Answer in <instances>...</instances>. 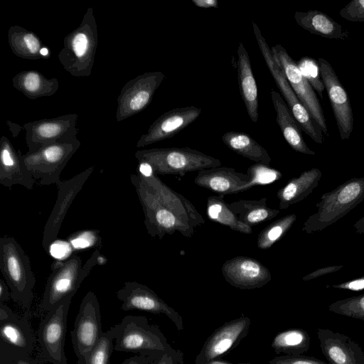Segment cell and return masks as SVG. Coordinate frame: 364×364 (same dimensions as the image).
Segmentation results:
<instances>
[{"label":"cell","instance_id":"1","mask_svg":"<svg viewBox=\"0 0 364 364\" xmlns=\"http://www.w3.org/2000/svg\"><path fill=\"white\" fill-rule=\"evenodd\" d=\"M139 173L130 180L144 214V225L152 237L179 232L191 237L205 220L185 196L164 183L146 163H139Z\"/></svg>","mask_w":364,"mask_h":364},{"label":"cell","instance_id":"2","mask_svg":"<svg viewBox=\"0 0 364 364\" xmlns=\"http://www.w3.org/2000/svg\"><path fill=\"white\" fill-rule=\"evenodd\" d=\"M100 249H96L86 263L73 254L65 260L55 262L47 280L39 309L46 313L58 306L65 300H72L92 269L102 259Z\"/></svg>","mask_w":364,"mask_h":364},{"label":"cell","instance_id":"3","mask_svg":"<svg viewBox=\"0 0 364 364\" xmlns=\"http://www.w3.org/2000/svg\"><path fill=\"white\" fill-rule=\"evenodd\" d=\"M98 44L93 8L89 7L80 24L63 39L58 58L63 68L76 77L91 75Z\"/></svg>","mask_w":364,"mask_h":364},{"label":"cell","instance_id":"4","mask_svg":"<svg viewBox=\"0 0 364 364\" xmlns=\"http://www.w3.org/2000/svg\"><path fill=\"white\" fill-rule=\"evenodd\" d=\"M0 270L11 298L23 309H28L34 298L36 278L28 256L11 236L0 238Z\"/></svg>","mask_w":364,"mask_h":364},{"label":"cell","instance_id":"5","mask_svg":"<svg viewBox=\"0 0 364 364\" xmlns=\"http://www.w3.org/2000/svg\"><path fill=\"white\" fill-rule=\"evenodd\" d=\"M111 328L115 351L160 358L171 348L159 328L143 316H126Z\"/></svg>","mask_w":364,"mask_h":364},{"label":"cell","instance_id":"6","mask_svg":"<svg viewBox=\"0 0 364 364\" xmlns=\"http://www.w3.org/2000/svg\"><path fill=\"white\" fill-rule=\"evenodd\" d=\"M364 200V176L352 178L331 191L323 193L316 204V212L304 223L301 230L308 234L331 225Z\"/></svg>","mask_w":364,"mask_h":364},{"label":"cell","instance_id":"7","mask_svg":"<svg viewBox=\"0 0 364 364\" xmlns=\"http://www.w3.org/2000/svg\"><path fill=\"white\" fill-rule=\"evenodd\" d=\"M135 157L139 163H146L153 171L161 175L183 176L221 165V161L211 156L189 147L153 148L138 150Z\"/></svg>","mask_w":364,"mask_h":364},{"label":"cell","instance_id":"8","mask_svg":"<svg viewBox=\"0 0 364 364\" xmlns=\"http://www.w3.org/2000/svg\"><path fill=\"white\" fill-rule=\"evenodd\" d=\"M252 26L253 33L265 64L294 117L302 130L312 140L317 144H322L324 137L321 129L311 117L309 111L293 90L284 70L274 58L271 48L262 36L257 23L252 22Z\"/></svg>","mask_w":364,"mask_h":364},{"label":"cell","instance_id":"9","mask_svg":"<svg viewBox=\"0 0 364 364\" xmlns=\"http://www.w3.org/2000/svg\"><path fill=\"white\" fill-rule=\"evenodd\" d=\"M80 141H70L47 145L33 153L22 154L23 162L35 180L40 185L56 184L60 176L74 154L80 146Z\"/></svg>","mask_w":364,"mask_h":364},{"label":"cell","instance_id":"10","mask_svg":"<svg viewBox=\"0 0 364 364\" xmlns=\"http://www.w3.org/2000/svg\"><path fill=\"white\" fill-rule=\"evenodd\" d=\"M70 303L71 300H65L48 311L39 323L36 336L39 354L52 364H67L64 347Z\"/></svg>","mask_w":364,"mask_h":364},{"label":"cell","instance_id":"11","mask_svg":"<svg viewBox=\"0 0 364 364\" xmlns=\"http://www.w3.org/2000/svg\"><path fill=\"white\" fill-rule=\"evenodd\" d=\"M77 114H67L26 123L27 153L35 152L49 144L67 142L77 138L79 129L76 127Z\"/></svg>","mask_w":364,"mask_h":364},{"label":"cell","instance_id":"12","mask_svg":"<svg viewBox=\"0 0 364 364\" xmlns=\"http://www.w3.org/2000/svg\"><path fill=\"white\" fill-rule=\"evenodd\" d=\"M103 333L98 299L93 291H88L80 303L73 329L70 331L77 358L79 359L90 353Z\"/></svg>","mask_w":364,"mask_h":364},{"label":"cell","instance_id":"13","mask_svg":"<svg viewBox=\"0 0 364 364\" xmlns=\"http://www.w3.org/2000/svg\"><path fill=\"white\" fill-rule=\"evenodd\" d=\"M1 356L31 355L37 338L28 319L14 314L5 303H0Z\"/></svg>","mask_w":364,"mask_h":364},{"label":"cell","instance_id":"14","mask_svg":"<svg viewBox=\"0 0 364 364\" xmlns=\"http://www.w3.org/2000/svg\"><path fill=\"white\" fill-rule=\"evenodd\" d=\"M165 79L161 71L147 72L129 80L117 97L116 119L122 122L144 110Z\"/></svg>","mask_w":364,"mask_h":364},{"label":"cell","instance_id":"15","mask_svg":"<svg viewBox=\"0 0 364 364\" xmlns=\"http://www.w3.org/2000/svg\"><path fill=\"white\" fill-rule=\"evenodd\" d=\"M271 50L276 62L284 70L296 96L322 132L328 135L326 120L320 102L314 88L304 77L296 63L289 55L287 50L279 44L272 46Z\"/></svg>","mask_w":364,"mask_h":364},{"label":"cell","instance_id":"16","mask_svg":"<svg viewBox=\"0 0 364 364\" xmlns=\"http://www.w3.org/2000/svg\"><path fill=\"white\" fill-rule=\"evenodd\" d=\"M122 301L123 311L141 310L152 314H164L176 325L178 331L183 330V318L168 306L149 287L137 282H126L117 292Z\"/></svg>","mask_w":364,"mask_h":364},{"label":"cell","instance_id":"17","mask_svg":"<svg viewBox=\"0 0 364 364\" xmlns=\"http://www.w3.org/2000/svg\"><path fill=\"white\" fill-rule=\"evenodd\" d=\"M94 169V166H90L70 179L61 180L56 183L57 199L43 229L42 245L45 250H48L50 245L56 240L70 205Z\"/></svg>","mask_w":364,"mask_h":364},{"label":"cell","instance_id":"18","mask_svg":"<svg viewBox=\"0 0 364 364\" xmlns=\"http://www.w3.org/2000/svg\"><path fill=\"white\" fill-rule=\"evenodd\" d=\"M250 324L247 316L223 323L205 341L193 364H208L229 353L247 336Z\"/></svg>","mask_w":364,"mask_h":364},{"label":"cell","instance_id":"19","mask_svg":"<svg viewBox=\"0 0 364 364\" xmlns=\"http://www.w3.org/2000/svg\"><path fill=\"white\" fill-rule=\"evenodd\" d=\"M321 76L326 90L342 140L348 139L353 129L354 118L348 95L331 65L319 58Z\"/></svg>","mask_w":364,"mask_h":364},{"label":"cell","instance_id":"20","mask_svg":"<svg viewBox=\"0 0 364 364\" xmlns=\"http://www.w3.org/2000/svg\"><path fill=\"white\" fill-rule=\"evenodd\" d=\"M200 113L201 109L195 106L178 107L164 113L140 136L136 146L142 148L173 136L196 121Z\"/></svg>","mask_w":364,"mask_h":364},{"label":"cell","instance_id":"21","mask_svg":"<svg viewBox=\"0 0 364 364\" xmlns=\"http://www.w3.org/2000/svg\"><path fill=\"white\" fill-rule=\"evenodd\" d=\"M221 270L225 281L240 289L261 288L272 279L269 269L250 257L237 256L228 259Z\"/></svg>","mask_w":364,"mask_h":364},{"label":"cell","instance_id":"22","mask_svg":"<svg viewBox=\"0 0 364 364\" xmlns=\"http://www.w3.org/2000/svg\"><path fill=\"white\" fill-rule=\"evenodd\" d=\"M323 355L331 364H364V352L350 337L330 329L318 328Z\"/></svg>","mask_w":364,"mask_h":364},{"label":"cell","instance_id":"23","mask_svg":"<svg viewBox=\"0 0 364 364\" xmlns=\"http://www.w3.org/2000/svg\"><path fill=\"white\" fill-rule=\"evenodd\" d=\"M21 150H16L5 136L0 139V184L11 188L21 185L31 190L35 179L26 168Z\"/></svg>","mask_w":364,"mask_h":364},{"label":"cell","instance_id":"24","mask_svg":"<svg viewBox=\"0 0 364 364\" xmlns=\"http://www.w3.org/2000/svg\"><path fill=\"white\" fill-rule=\"evenodd\" d=\"M249 181L247 173L225 166L199 171L194 179L197 186L224 196L243 192Z\"/></svg>","mask_w":364,"mask_h":364},{"label":"cell","instance_id":"25","mask_svg":"<svg viewBox=\"0 0 364 364\" xmlns=\"http://www.w3.org/2000/svg\"><path fill=\"white\" fill-rule=\"evenodd\" d=\"M237 54V80L240 96L250 119L257 122L259 117L258 89L249 54L242 42L239 43Z\"/></svg>","mask_w":364,"mask_h":364},{"label":"cell","instance_id":"26","mask_svg":"<svg viewBox=\"0 0 364 364\" xmlns=\"http://www.w3.org/2000/svg\"><path fill=\"white\" fill-rule=\"evenodd\" d=\"M270 97L276 112V121L282 132V134L289 145L296 151L315 155V152L310 149L306 144L300 126L294 117L289 107L282 95L276 90L272 89Z\"/></svg>","mask_w":364,"mask_h":364},{"label":"cell","instance_id":"27","mask_svg":"<svg viewBox=\"0 0 364 364\" xmlns=\"http://www.w3.org/2000/svg\"><path fill=\"white\" fill-rule=\"evenodd\" d=\"M321 176L320 169L312 168L289 180L277 192L279 208L287 209L307 198L318 186Z\"/></svg>","mask_w":364,"mask_h":364},{"label":"cell","instance_id":"28","mask_svg":"<svg viewBox=\"0 0 364 364\" xmlns=\"http://www.w3.org/2000/svg\"><path fill=\"white\" fill-rule=\"evenodd\" d=\"M294 19L298 25L313 34L331 39L348 40L350 38L348 31L322 11H296Z\"/></svg>","mask_w":364,"mask_h":364},{"label":"cell","instance_id":"29","mask_svg":"<svg viewBox=\"0 0 364 364\" xmlns=\"http://www.w3.org/2000/svg\"><path fill=\"white\" fill-rule=\"evenodd\" d=\"M12 85L14 88L31 100L50 97L59 87L57 78L48 79L34 70H23L17 73L12 78Z\"/></svg>","mask_w":364,"mask_h":364},{"label":"cell","instance_id":"30","mask_svg":"<svg viewBox=\"0 0 364 364\" xmlns=\"http://www.w3.org/2000/svg\"><path fill=\"white\" fill-rule=\"evenodd\" d=\"M223 142L237 154L256 163L269 166L271 157L267 150L250 135L235 131H229L222 136Z\"/></svg>","mask_w":364,"mask_h":364},{"label":"cell","instance_id":"31","mask_svg":"<svg viewBox=\"0 0 364 364\" xmlns=\"http://www.w3.org/2000/svg\"><path fill=\"white\" fill-rule=\"evenodd\" d=\"M8 41L11 51L18 57L27 60L45 59L41 52L45 47L33 32L20 26H12L8 31Z\"/></svg>","mask_w":364,"mask_h":364},{"label":"cell","instance_id":"32","mask_svg":"<svg viewBox=\"0 0 364 364\" xmlns=\"http://www.w3.org/2000/svg\"><path fill=\"white\" fill-rule=\"evenodd\" d=\"M267 198L259 200H238L229 204L231 210L238 219L252 227L258 223L270 220L276 217L279 210L267 205Z\"/></svg>","mask_w":364,"mask_h":364},{"label":"cell","instance_id":"33","mask_svg":"<svg viewBox=\"0 0 364 364\" xmlns=\"http://www.w3.org/2000/svg\"><path fill=\"white\" fill-rule=\"evenodd\" d=\"M224 195L210 196L207 200L206 213L213 222L227 226L232 230L251 234L252 227L241 222L224 200Z\"/></svg>","mask_w":364,"mask_h":364},{"label":"cell","instance_id":"34","mask_svg":"<svg viewBox=\"0 0 364 364\" xmlns=\"http://www.w3.org/2000/svg\"><path fill=\"white\" fill-rule=\"evenodd\" d=\"M271 346L277 354L303 355L310 348V337L304 329L289 328L277 333Z\"/></svg>","mask_w":364,"mask_h":364},{"label":"cell","instance_id":"35","mask_svg":"<svg viewBox=\"0 0 364 364\" xmlns=\"http://www.w3.org/2000/svg\"><path fill=\"white\" fill-rule=\"evenodd\" d=\"M294 213L285 215L264 228L258 235L257 245L261 250L269 249L289 230L296 220Z\"/></svg>","mask_w":364,"mask_h":364},{"label":"cell","instance_id":"36","mask_svg":"<svg viewBox=\"0 0 364 364\" xmlns=\"http://www.w3.org/2000/svg\"><path fill=\"white\" fill-rule=\"evenodd\" d=\"M114 338L110 328L105 331L94 348L85 356L78 359L77 364H109L114 350Z\"/></svg>","mask_w":364,"mask_h":364},{"label":"cell","instance_id":"37","mask_svg":"<svg viewBox=\"0 0 364 364\" xmlns=\"http://www.w3.org/2000/svg\"><path fill=\"white\" fill-rule=\"evenodd\" d=\"M333 313L364 321V294L334 301L328 306Z\"/></svg>","mask_w":364,"mask_h":364},{"label":"cell","instance_id":"38","mask_svg":"<svg viewBox=\"0 0 364 364\" xmlns=\"http://www.w3.org/2000/svg\"><path fill=\"white\" fill-rule=\"evenodd\" d=\"M247 173L250 177V181L244 188L243 191L254 186L272 183L282 177V173L278 170L260 163H256L250 166Z\"/></svg>","mask_w":364,"mask_h":364},{"label":"cell","instance_id":"39","mask_svg":"<svg viewBox=\"0 0 364 364\" xmlns=\"http://www.w3.org/2000/svg\"><path fill=\"white\" fill-rule=\"evenodd\" d=\"M296 64L304 77L318 92L320 97L323 98L325 86L321 76L318 61L312 58L304 56L296 62Z\"/></svg>","mask_w":364,"mask_h":364},{"label":"cell","instance_id":"40","mask_svg":"<svg viewBox=\"0 0 364 364\" xmlns=\"http://www.w3.org/2000/svg\"><path fill=\"white\" fill-rule=\"evenodd\" d=\"M68 241L74 250H84L102 246V239L98 230L76 231L68 237Z\"/></svg>","mask_w":364,"mask_h":364},{"label":"cell","instance_id":"41","mask_svg":"<svg viewBox=\"0 0 364 364\" xmlns=\"http://www.w3.org/2000/svg\"><path fill=\"white\" fill-rule=\"evenodd\" d=\"M340 16L352 22H364V0H352L339 12Z\"/></svg>","mask_w":364,"mask_h":364},{"label":"cell","instance_id":"42","mask_svg":"<svg viewBox=\"0 0 364 364\" xmlns=\"http://www.w3.org/2000/svg\"><path fill=\"white\" fill-rule=\"evenodd\" d=\"M269 364H331L311 356L304 355H281L269 361Z\"/></svg>","mask_w":364,"mask_h":364},{"label":"cell","instance_id":"43","mask_svg":"<svg viewBox=\"0 0 364 364\" xmlns=\"http://www.w3.org/2000/svg\"><path fill=\"white\" fill-rule=\"evenodd\" d=\"M72 246L68 241L55 240L49 247L50 255L60 261L69 258L72 252Z\"/></svg>","mask_w":364,"mask_h":364},{"label":"cell","instance_id":"44","mask_svg":"<svg viewBox=\"0 0 364 364\" xmlns=\"http://www.w3.org/2000/svg\"><path fill=\"white\" fill-rule=\"evenodd\" d=\"M156 364H183V353L171 347L161 355Z\"/></svg>","mask_w":364,"mask_h":364},{"label":"cell","instance_id":"45","mask_svg":"<svg viewBox=\"0 0 364 364\" xmlns=\"http://www.w3.org/2000/svg\"><path fill=\"white\" fill-rule=\"evenodd\" d=\"M1 362L5 364H43L37 358L28 355L1 356Z\"/></svg>","mask_w":364,"mask_h":364},{"label":"cell","instance_id":"46","mask_svg":"<svg viewBox=\"0 0 364 364\" xmlns=\"http://www.w3.org/2000/svg\"><path fill=\"white\" fill-rule=\"evenodd\" d=\"M343 267V264H337V265H331L325 267H322L318 269H316L309 274L304 276L302 279L305 282L316 279L318 277L325 276L326 274L333 273L341 270Z\"/></svg>","mask_w":364,"mask_h":364},{"label":"cell","instance_id":"47","mask_svg":"<svg viewBox=\"0 0 364 364\" xmlns=\"http://www.w3.org/2000/svg\"><path fill=\"white\" fill-rule=\"evenodd\" d=\"M334 289L358 291L364 290V276L359 278L331 286Z\"/></svg>","mask_w":364,"mask_h":364},{"label":"cell","instance_id":"48","mask_svg":"<svg viewBox=\"0 0 364 364\" xmlns=\"http://www.w3.org/2000/svg\"><path fill=\"white\" fill-rule=\"evenodd\" d=\"M160 358L139 354L124 360L121 364H156Z\"/></svg>","mask_w":364,"mask_h":364},{"label":"cell","instance_id":"49","mask_svg":"<svg viewBox=\"0 0 364 364\" xmlns=\"http://www.w3.org/2000/svg\"><path fill=\"white\" fill-rule=\"evenodd\" d=\"M192 3L196 6L203 9L219 8L217 0H192Z\"/></svg>","mask_w":364,"mask_h":364},{"label":"cell","instance_id":"50","mask_svg":"<svg viewBox=\"0 0 364 364\" xmlns=\"http://www.w3.org/2000/svg\"><path fill=\"white\" fill-rule=\"evenodd\" d=\"M9 288L4 281L3 279H0V303H4L11 297V291Z\"/></svg>","mask_w":364,"mask_h":364},{"label":"cell","instance_id":"51","mask_svg":"<svg viewBox=\"0 0 364 364\" xmlns=\"http://www.w3.org/2000/svg\"><path fill=\"white\" fill-rule=\"evenodd\" d=\"M353 228L356 232L364 234V216L355 223Z\"/></svg>","mask_w":364,"mask_h":364},{"label":"cell","instance_id":"52","mask_svg":"<svg viewBox=\"0 0 364 364\" xmlns=\"http://www.w3.org/2000/svg\"><path fill=\"white\" fill-rule=\"evenodd\" d=\"M208 364H232V363L217 359V360H214L210 362Z\"/></svg>","mask_w":364,"mask_h":364}]
</instances>
